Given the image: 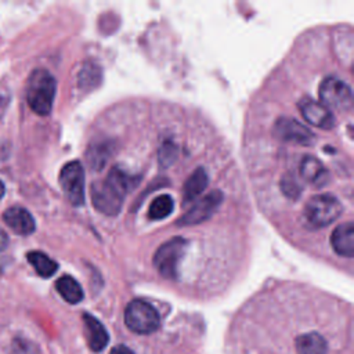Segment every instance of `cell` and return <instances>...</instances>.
Masks as SVG:
<instances>
[{
	"label": "cell",
	"mask_w": 354,
	"mask_h": 354,
	"mask_svg": "<svg viewBox=\"0 0 354 354\" xmlns=\"http://www.w3.org/2000/svg\"><path fill=\"white\" fill-rule=\"evenodd\" d=\"M101 82V69L94 62H86L79 73V86L84 90L94 88Z\"/></svg>",
	"instance_id": "22"
},
{
	"label": "cell",
	"mask_w": 354,
	"mask_h": 354,
	"mask_svg": "<svg viewBox=\"0 0 354 354\" xmlns=\"http://www.w3.org/2000/svg\"><path fill=\"white\" fill-rule=\"evenodd\" d=\"M3 218L6 224L18 235H29L36 228L32 214L21 206H12L7 209L3 214Z\"/></svg>",
	"instance_id": "11"
},
{
	"label": "cell",
	"mask_w": 354,
	"mask_h": 354,
	"mask_svg": "<svg viewBox=\"0 0 354 354\" xmlns=\"http://www.w3.org/2000/svg\"><path fill=\"white\" fill-rule=\"evenodd\" d=\"M330 243L333 250L344 257H353L354 254V225L353 221H346L339 224L332 235Z\"/></svg>",
	"instance_id": "12"
},
{
	"label": "cell",
	"mask_w": 354,
	"mask_h": 354,
	"mask_svg": "<svg viewBox=\"0 0 354 354\" xmlns=\"http://www.w3.org/2000/svg\"><path fill=\"white\" fill-rule=\"evenodd\" d=\"M188 242L181 236H174L162 243L153 254V266L159 274L167 279H176L178 267L187 252Z\"/></svg>",
	"instance_id": "3"
},
{
	"label": "cell",
	"mask_w": 354,
	"mask_h": 354,
	"mask_svg": "<svg viewBox=\"0 0 354 354\" xmlns=\"http://www.w3.org/2000/svg\"><path fill=\"white\" fill-rule=\"evenodd\" d=\"M59 184L66 199L73 206H82L84 203V170L80 162L72 160L62 167Z\"/></svg>",
	"instance_id": "6"
},
{
	"label": "cell",
	"mask_w": 354,
	"mask_h": 354,
	"mask_svg": "<svg viewBox=\"0 0 354 354\" xmlns=\"http://www.w3.org/2000/svg\"><path fill=\"white\" fill-rule=\"evenodd\" d=\"M223 202V194L217 189L209 192L199 202H196L188 212H185L177 221V225H195L209 220Z\"/></svg>",
	"instance_id": "8"
},
{
	"label": "cell",
	"mask_w": 354,
	"mask_h": 354,
	"mask_svg": "<svg viewBox=\"0 0 354 354\" xmlns=\"http://www.w3.org/2000/svg\"><path fill=\"white\" fill-rule=\"evenodd\" d=\"M3 195H4V184L0 181V199L3 198Z\"/></svg>",
	"instance_id": "28"
},
{
	"label": "cell",
	"mask_w": 354,
	"mask_h": 354,
	"mask_svg": "<svg viewBox=\"0 0 354 354\" xmlns=\"http://www.w3.org/2000/svg\"><path fill=\"white\" fill-rule=\"evenodd\" d=\"M115 189H118L123 196H126V194L136 187V184L140 181L138 176H133L129 174L126 170H123L119 166H113L109 173L108 177L105 178Z\"/></svg>",
	"instance_id": "18"
},
{
	"label": "cell",
	"mask_w": 354,
	"mask_h": 354,
	"mask_svg": "<svg viewBox=\"0 0 354 354\" xmlns=\"http://www.w3.org/2000/svg\"><path fill=\"white\" fill-rule=\"evenodd\" d=\"M343 213V206L337 198L330 194L313 196L304 206V221L307 227L317 230L332 224Z\"/></svg>",
	"instance_id": "2"
},
{
	"label": "cell",
	"mask_w": 354,
	"mask_h": 354,
	"mask_svg": "<svg viewBox=\"0 0 354 354\" xmlns=\"http://www.w3.org/2000/svg\"><path fill=\"white\" fill-rule=\"evenodd\" d=\"M12 354H36V348L28 342L15 340L12 347Z\"/></svg>",
	"instance_id": "25"
},
{
	"label": "cell",
	"mask_w": 354,
	"mask_h": 354,
	"mask_svg": "<svg viewBox=\"0 0 354 354\" xmlns=\"http://www.w3.org/2000/svg\"><path fill=\"white\" fill-rule=\"evenodd\" d=\"M57 292L62 296V299L71 304H76L83 299V289L79 282L71 275H64L55 282Z\"/></svg>",
	"instance_id": "19"
},
{
	"label": "cell",
	"mask_w": 354,
	"mask_h": 354,
	"mask_svg": "<svg viewBox=\"0 0 354 354\" xmlns=\"http://www.w3.org/2000/svg\"><path fill=\"white\" fill-rule=\"evenodd\" d=\"M177 152H178V148L171 140L165 141L163 145L159 148V152H158L159 165L162 167H169L177 159Z\"/></svg>",
	"instance_id": "23"
},
{
	"label": "cell",
	"mask_w": 354,
	"mask_h": 354,
	"mask_svg": "<svg viewBox=\"0 0 354 354\" xmlns=\"http://www.w3.org/2000/svg\"><path fill=\"white\" fill-rule=\"evenodd\" d=\"M174 209V201L170 195H159L156 196L148 209V217L151 220H162L171 214Z\"/></svg>",
	"instance_id": "21"
},
{
	"label": "cell",
	"mask_w": 354,
	"mask_h": 354,
	"mask_svg": "<svg viewBox=\"0 0 354 354\" xmlns=\"http://www.w3.org/2000/svg\"><path fill=\"white\" fill-rule=\"evenodd\" d=\"M124 322L127 328L140 335L155 332L160 325V317L155 307L145 300H131L124 310Z\"/></svg>",
	"instance_id": "4"
},
{
	"label": "cell",
	"mask_w": 354,
	"mask_h": 354,
	"mask_svg": "<svg viewBox=\"0 0 354 354\" xmlns=\"http://www.w3.org/2000/svg\"><path fill=\"white\" fill-rule=\"evenodd\" d=\"M318 95L322 105L339 111H348L353 106V93L350 86L336 76H328L319 83Z\"/></svg>",
	"instance_id": "5"
},
{
	"label": "cell",
	"mask_w": 354,
	"mask_h": 354,
	"mask_svg": "<svg viewBox=\"0 0 354 354\" xmlns=\"http://www.w3.org/2000/svg\"><path fill=\"white\" fill-rule=\"evenodd\" d=\"M209 184V176L207 171L203 167L195 169L189 177L187 178L184 187H183V203L194 201L196 196H199L205 188Z\"/></svg>",
	"instance_id": "16"
},
{
	"label": "cell",
	"mask_w": 354,
	"mask_h": 354,
	"mask_svg": "<svg viewBox=\"0 0 354 354\" xmlns=\"http://www.w3.org/2000/svg\"><path fill=\"white\" fill-rule=\"evenodd\" d=\"M83 322H84V330H86L87 343H88L90 348L95 353L102 351L109 342L106 329L91 314H83Z\"/></svg>",
	"instance_id": "13"
},
{
	"label": "cell",
	"mask_w": 354,
	"mask_h": 354,
	"mask_svg": "<svg viewBox=\"0 0 354 354\" xmlns=\"http://www.w3.org/2000/svg\"><path fill=\"white\" fill-rule=\"evenodd\" d=\"M113 152V144L111 140H97L90 144L86 152L87 163L93 170H101L109 160Z\"/></svg>",
	"instance_id": "15"
},
{
	"label": "cell",
	"mask_w": 354,
	"mask_h": 354,
	"mask_svg": "<svg viewBox=\"0 0 354 354\" xmlns=\"http://www.w3.org/2000/svg\"><path fill=\"white\" fill-rule=\"evenodd\" d=\"M274 134L282 141L296 142L301 145H310L315 138L314 134L304 124L293 118L286 116L277 119L274 124Z\"/></svg>",
	"instance_id": "9"
},
{
	"label": "cell",
	"mask_w": 354,
	"mask_h": 354,
	"mask_svg": "<svg viewBox=\"0 0 354 354\" xmlns=\"http://www.w3.org/2000/svg\"><path fill=\"white\" fill-rule=\"evenodd\" d=\"M299 109L301 116L313 126L324 130H329L335 126V118L326 106L317 102L313 98H303L299 101Z\"/></svg>",
	"instance_id": "10"
},
{
	"label": "cell",
	"mask_w": 354,
	"mask_h": 354,
	"mask_svg": "<svg viewBox=\"0 0 354 354\" xmlns=\"http://www.w3.org/2000/svg\"><path fill=\"white\" fill-rule=\"evenodd\" d=\"M90 194L91 202L98 212L106 216H116L120 212L124 196L106 180L93 183Z\"/></svg>",
	"instance_id": "7"
},
{
	"label": "cell",
	"mask_w": 354,
	"mask_h": 354,
	"mask_svg": "<svg viewBox=\"0 0 354 354\" xmlns=\"http://www.w3.org/2000/svg\"><path fill=\"white\" fill-rule=\"evenodd\" d=\"M7 242H8V236H7V234L0 228V250H3V249L7 246Z\"/></svg>",
	"instance_id": "27"
},
{
	"label": "cell",
	"mask_w": 354,
	"mask_h": 354,
	"mask_svg": "<svg viewBox=\"0 0 354 354\" xmlns=\"http://www.w3.org/2000/svg\"><path fill=\"white\" fill-rule=\"evenodd\" d=\"M295 346L299 354H326L328 343L324 336L317 332H308L300 335L295 340Z\"/></svg>",
	"instance_id": "17"
},
{
	"label": "cell",
	"mask_w": 354,
	"mask_h": 354,
	"mask_svg": "<svg viewBox=\"0 0 354 354\" xmlns=\"http://www.w3.org/2000/svg\"><path fill=\"white\" fill-rule=\"evenodd\" d=\"M281 189L289 198H297L301 194V187H300V184L297 183V180L292 174H288V176H285L282 178Z\"/></svg>",
	"instance_id": "24"
},
{
	"label": "cell",
	"mask_w": 354,
	"mask_h": 354,
	"mask_svg": "<svg viewBox=\"0 0 354 354\" xmlns=\"http://www.w3.org/2000/svg\"><path fill=\"white\" fill-rule=\"evenodd\" d=\"M26 259L33 266L35 271L43 278H48L54 275L55 271L58 270V264L43 252H37V250L29 252L26 254Z\"/></svg>",
	"instance_id": "20"
},
{
	"label": "cell",
	"mask_w": 354,
	"mask_h": 354,
	"mask_svg": "<svg viewBox=\"0 0 354 354\" xmlns=\"http://www.w3.org/2000/svg\"><path fill=\"white\" fill-rule=\"evenodd\" d=\"M55 95V79L43 68L35 69L26 84V101L37 115H48L53 108Z\"/></svg>",
	"instance_id": "1"
},
{
	"label": "cell",
	"mask_w": 354,
	"mask_h": 354,
	"mask_svg": "<svg viewBox=\"0 0 354 354\" xmlns=\"http://www.w3.org/2000/svg\"><path fill=\"white\" fill-rule=\"evenodd\" d=\"M109 354H134V353H133L127 346L120 344V346H115V347L111 350Z\"/></svg>",
	"instance_id": "26"
},
{
	"label": "cell",
	"mask_w": 354,
	"mask_h": 354,
	"mask_svg": "<svg viewBox=\"0 0 354 354\" xmlns=\"http://www.w3.org/2000/svg\"><path fill=\"white\" fill-rule=\"evenodd\" d=\"M301 177L315 187H322L329 181V173L314 156H304L300 162Z\"/></svg>",
	"instance_id": "14"
}]
</instances>
